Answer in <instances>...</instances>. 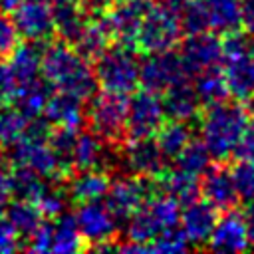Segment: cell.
Instances as JSON below:
<instances>
[{
    "label": "cell",
    "mask_w": 254,
    "mask_h": 254,
    "mask_svg": "<svg viewBox=\"0 0 254 254\" xmlns=\"http://www.w3.org/2000/svg\"><path fill=\"white\" fill-rule=\"evenodd\" d=\"M208 14V30L214 34H230L240 28V0H204Z\"/></svg>",
    "instance_id": "cell-29"
},
{
    "label": "cell",
    "mask_w": 254,
    "mask_h": 254,
    "mask_svg": "<svg viewBox=\"0 0 254 254\" xmlns=\"http://www.w3.org/2000/svg\"><path fill=\"white\" fill-rule=\"evenodd\" d=\"M97 85H101L107 91L117 93H129L139 85V60L133 52V48L127 46H115L105 48L95 58L93 67Z\"/></svg>",
    "instance_id": "cell-5"
},
{
    "label": "cell",
    "mask_w": 254,
    "mask_h": 254,
    "mask_svg": "<svg viewBox=\"0 0 254 254\" xmlns=\"http://www.w3.org/2000/svg\"><path fill=\"white\" fill-rule=\"evenodd\" d=\"M189 240L185 236V232L177 226H171L163 232H159L147 246V252H157V254H175V252H185L189 248Z\"/></svg>",
    "instance_id": "cell-38"
},
{
    "label": "cell",
    "mask_w": 254,
    "mask_h": 254,
    "mask_svg": "<svg viewBox=\"0 0 254 254\" xmlns=\"http://www.w3.org/2000/svg\"><path fill=\"white\" fill-rule=\"evenodd\" d=\"M179 18H181L183 32H187V34H196V32L208 30V14H206L204 0H190L183 8V16H179Z\"/></svg>",
    "instance_id": "cell-40"
},
{
    "label": "cell",
    "mask_w": 254,
    "mask_h": 254,
    "mask_svg": "<svg viewBox=\"0 0 254 254\" xmlns=\"http://www.w3.org/2000/svg\"><path fill=\"white\" fill-rule=\"evenodd\" d=\"M190 0H159V4H163V6H167V8H171V10H183L187 4H189Z\"/></svg>",
    "instance_id": "cell-50"
},
{
    "label": "cell",
    "mask_w": 254,
    "mask_h": 254,
    "mask_svg": "<svg viewBox=\"0 0 254 254\" xmlns=\"http://www.w3.org/2000/svg\"><path fill=\"white\" fill-rule=\"evenodd\" d=\"M198 190L204 200H208L216 210H228L234 208L238 198V192L232 183V175L224 167H208L202 173V181L198 183Z\"/></svg>",
    "instance_id": "cell-19"
},
{
    "label": "cell",
    "mask_w": 254,
    "mask_h": 254,
    "mask_svg": "<svg viewBox=\"0 0 254 254\" xmlns=\"http://www.w3.org/2000/svg\"><path fill=\"white\" fill-rule=\"evenodd\" d=\"M28 250L32 252H50L52 248V224L50 222H40V226L28 234Z\"/></svg>",
    "instance_id": "cell-43"
},
{
    "label": "cell",
    "mask_w": 254,
    "mask_h": 254,
    "mask_svg": "<svg viewBox=\"0 0 254 254\" xmlns=\"http://www.w3.org/2000/svg\"><path fill=\"white\" fill-rule=\"evenodd\" d=\"M8 161L12 163V167L32 169V171H36L38 175H42L46 179L58 177V173H60L54 151H52L48 139L36 137V135H30V133H24L18 141H14L10 145Z\"/></svg>",
    "instance_id": "cell-10"
},
{
    "label": "cell",
    "mask_w": 254,
    "mask_h": 254,
    "mask_svg": "<svg viewBox=\"0 0 254 254\" xmlns=\"http://www.w3.org/2000/svg\"><path fill=\"white\" fill-rule=\"evenodd\" d=\"M46 2H50V4H52V2H56V0H46Z\"/></svg>",
    "instance_id": "cell-52"
},
{
    "label": "cell",
    "mask_w": 254,
    "mask_h": 254,
    "mask_svg": "<svg viewBox=\"0 0 254 254\" xmlns=\"http://www.w3.org/2000/svg\"><path fill=\"white\" fill-rule=\"evenodd\" d=\"M0 145H2V135H0Z\"/></svg>",
    "instance_id": "cell-53"
},
{
    "label": "cell",
    "mask_w": 254,
    "mask_h": 254,
    "mask_svg": "<svg viewBox=\"0 0 254 254\" xmlns=\"http://www.w3.org/2000/svg\"><path fill=\"white\" fill-rule=\"evenodd\" d=\"M192 87H194L200 103H204V105L220 103L228 97V87H226L224 75H222V71H218V67L196 73V81Z\"/></svg>",
    "instance_id": "cell-33"
},
{
    "label": "cell",
    "mask_w": 254,
    "mask_h": 254,
    "mask_svg": "<svg viewBox=\"0 0 254 254\" xmlns=\"http://www.w3.org/2000/svg\"><path fill=\"white\" fill-rule=\"evenodd\" d=\"M105 14V12H103ZM103 14H87V20L79 32V36L75 38V42L71 44L83 58H97L111 40L109 28L105 24Z\"/></svg>",
    "instance_id": "cell-25"
},
{
    "label": "cell",
    "mask_w": 254,
    "mask_h": 254,
    "mask_svg": "<svg viewBox=\"0 0 254 254\" xmlns=\"http://www.w3.org/2000/svg\"><path fill=\"white\" fill-rule=\"evenodd\" d=\"M163 93L165 95L161 97V103H163L165 117L175 119V121H190L198 113L200 99L194 87L187 83V79L171 85Z\"/></svg>",
    "instance_id": "cell-20"
},
{
    "label": "cell",
    "mask_w": 254,
    "mask_h": 254,
    "mask_svg": "<svg viewBox=\"0 0 254 254\" xmlns=\"http://www.w3.org/2000/svg\"><path fill=\"white\" fill-rule=\"evenodd\" d=\"M240 28L254 36V0H240Z\"/></svg>",
    "instance_id": "cell-47"
},
{
    "label": "cell",
    "mask_w": 254,
    "mask_h": 254,
    "mask_svg": "<svg viewBox=\"0 0 254 254\" xmlns=\"http://www.w3.org/2000/svg\"><path fill=\"white\" fill-rule=\"evenodd\" d=\"M18 30L12 22V16H8L4 10H0V56H8L14 46L18 44Z\"/></svg>",
    "instance_id": "cell-42"
},
{
    "label": "cell",
    "mask_w": 254,
    "mask_h": 254,
    "mask_svg": "<svg viewBox=\"0 0 254 254\" xmlns=\"http://www.w3.org/2000/svg\"><path fill=\"white\" fill-rule=\"evenodd\" d=\"M189 73L181 62V56L173 50L147 54V58L139 64V81L143 89L155 93H163L165 89L179 81H185Z\"/></svg>",
    "instance_id": "cell-8"
},
{
    "label": "cell",
    "mask_w": 254,
    "mask_h": 254,
    "mask_svg": "<svg viewBox=\"0 0 254 254\" xmlns=\"http://www.w3.org/2000/svg\"><path fill=\"white\" fill-rule=\"evenodd\" d=\"M210 159L212 157H210L208 149L204 147V143L202 141H192V139L175 157L177 169L187 171V173H190L194 177H200L210 167Z\"/></svg>",
    "instance_id": "cell-35"
},
{
    "label": "cell",
    "mask_w": 254,
    "mask_h": 254,
    "mask_svg": "<svg viewBox=\"0 0 254 254\" xmlns=\"http://www.w3.org/2000/svg\"><path fill=\"white\" fill-rule=\"evenodd\" d=\"M20 248V232L8 220L6 214H0V252H14Z\"/></svg>",
    "instance_id": "cell-44"
},
{
    "label": "cell",
    "mask_w": 254,
    "mask_h": 254,
    "mask_svg": "<svg viewBox=\"0 0 254 254\" xmlns=\"http://www.w3.org/2000/svg\"><path fill=\"white\" fill-rule=\"evenodd\" d=\"M121 161L133 175H139L145 179H155L165 169V155L161 153L157 141L151 137L133 139L125 147Z\"/></svg>",
    "instance_id": "cell-18"
},
{
    "label": "cell",
    "mask_w": 254,
    "mask_h": 254,
    "mask_svg": "<svg viewBox=\"0 0 254 254\" xmlns=\"http://www.w3.org/2000/svg\"><path fill=\"white\" fill-rule=\"evenodd\" d=\"M10 196H12V190H10V177H8V173H6L4 169H0V210L8 204Z\"/></svg>",
    "instance_id": "cell-48"
},
{
    "label": "cell",
    "mask_w": 254,
    "mask_h": 254,
    "mask_svg": "<svg viewBox=\"0 0 254 254\" xmlns=\"http://www.w3.org/2000/svg\"><path fill=\"white\" fill-rule=\"evenodd\" d=\"M181 34H183V26L177 12L163 4L151 2V6L147 8L141 20L135 40V50H141L145 54L173 50L179 44Z\"/></svg>",
    "instance_id": "cell-6"
},
{
    "label": "cell",
    "mask_w": 254,
    "mask_h": 254,
    "mask_svg": "<svg viewBox=\"0 0 254 254\" xmlns=\"http://www.w3.org/2000/svg\"><path fill=\"white\" fill-rule=\"evenodd\" d=\"M50 95H52L50 83L46 79L36 77L32 81L18 83L12 103H14V109L20 111L26 119H34L44 113V107H46Z\"/></svg>",
    "instance_id": "cell-24"
},
{
    "label": "cell",
    "mask_w": 254,
    "mask_h": 254,
    "mask_svg": "<svg viewBox=\"0 0 254 254\" xmlns=\"http://www.w3.org/2000/svg\"><path fill=\"white\" fill-rule=\"evenodd\" d=\"M20 2H22V0H0V10H4V12H12Z\"/></svg>",
    "instance_id": "cell-51"
},
{
    "label": "cell",
    "mask_w": 254,
    "mask_h": 254,
    "mask_svg": "<svg viewBox=\"0 0 254 254\" xmlns=\"http://www.w3.org/2000/svg\"><path fill=\"white\" fill-rule=\"evenodd\" d=\"M42 115L54 127H67V129H77V131L85 121L81 101L67 93H60V91L56 95H50Z\"/></svg>",
    "instance_id": "cell-22"
},
{
    "label": "cell",
    "mask_w": 254,
    "mask_h": 254,
    "mask_svg": "<svg viewBox=\"0 0 254 254\" xmlns=\"http://www.w3.org/2000/svg\"><path fill=\"white\" fill-rule=\"evenodd\" d=\"M161 192L173 196L179 204H187L194 198H198L200 190H198V177L187 173V171H181V169H173V171H167V173H161Z\"/></svg>",
    "instance_id": "cell-28"
},
{
    "label": "cell",
    "mask_w": 254,
    "mask_h": 254,
    "mask_svg": "<svg viewBox=\"0 0 254 254\" xmlns=\"http://www.w3.org/2000/svg\"><path fill=\"white\" fill-rule=\"evenodd\" d=\"M81 248H83V238L77 230L73 214L62 212L60 216H56V222L52 224V248H50V252L71 254V252H79Z\"/></svg>",
    "instance_id": "cell-30"
},
{
    "label": "cell",
    "mask_w": 254,
    "mask_h": 254,
    "mask_svg": "<svg viewBox=\"0 0 254 254\" xmlns=\"http://www.w3.org/2000/svg\"><path fill=\"white\" fill-rule=\"evenodd\" d=\"M10 60L6 62L10 71L14 73L18 83L32 81L40 77V64H42V50L36 42L30 44H16L14 50L8 54Z\"/></svg>",
    "instance_id": "cell-27"
},
{
    "label": "cell",
    "mask_w": 254,
    "mask_h": 254,
    "mask_svg": "<svg viewBox=\"0 0 254 254\" xmlns=\"http://www.w3.org/2000/svg\"><path fill=\"white\" fill-rule=\"evenodd\" d=\"M16 87H18V81H16L14 73L10 71L8 64L0 62V105L12 103V97L16 93Z\"/></svg>",
    "instance_id": "cell-45"
},
{
    "label": "cell",
    "mask_w": 254,
    "mask_h": 254,
    "mask_svg": "<svg viewBox=\"0 0 254 254\" xmlns=\"http://www.w3.org/2000/svg\"><path fill=\"white\" fill-rule=\"evenodd\" d=\"M12 22L20 36L30 42H42L54 34L52 4L46 0H22L12 10Z\"/></svg>",
    "instance_id": "cell-14"
},
{
    "label": "cell",
    "mask_w": 254,
    "mask_h": 254,
    "mask_svg": "<svg viewBox=\"0 0 254 254\" xmlns=\"http://www.w3.org/2000/svg\"><path fill=\"white\" fill-rule=\"evenodd\" d=\"M75 135H77V129H67V127H56L54 133L50 131L48 143L54 151L60 173H67L71 169V151H73Z\"/></svg>",
    "instance_id": "cell-36"
},
{
    "label": "cell",
    "mask_w": 254,
    "mask_h": 254,
    "mask_svg": "<svg viewBox=\"0 0 254 254\" xmlns=\"http://www.w3.org/2000/svg\"><path fill=\"white\" fill-rule=\"evenodd\" d=\"M149 6H151V0H119L115 8L105 10L103 18L111 38H115L121 46L135 50L137 32Z\"/></svg>",
    "instance_id": "cell-15"
},
{
    "label": "cell",
    "mask_w": 254,
    "mask_h": 254,
    "mask_svg": "<svg viewBox=\"0 0 254 254\" xmlns=\"http://www.w3.org/2000/svg\"><path fill=\"white\" fill-rule=\"evenodd\" d=\"M244 222H246V228H248V240L254 246V198L248 200V206L244 210Z\"/></svg>",
    "instance_id": "cell-49"
},
{
    "label": "cell",
    "mask_w": 254,
    "mask_h": 254,
    "mask_svg": "<svg viewBox=\"0 0 254 254\" xmlns=\"http://www.w3.org/2000/svg\"><path fill=\"white\" fill-rule=\"evenodd\" d=\"M234 189L238 192V198L242 200H252L254 198V161H244L238 159V163L230 171Z\"/></svg>",
    "instance_id": "cell-39"
},
{
    "label": "cell",
    "mask_w": 254,
    "mask_h": 254,
    "mask_svg": "<svg viewBox=\"0 0 254 254\" xmlns=\"http://www.w3.org/2000/svg\"><path fill=\"white\" fill-rule=\"evenodd\" d=\"M232 155H236V159L254 161V121L252 123L248 121V125L244 127V131L240 135V141H238Z\"/></svg>",
    "instance_id": "cell-46"
},
{
    "label": "cell",
    "mask_w": 254,
    "mask_h": 254,
    "mask_svg": "<svg viewBox=\"0 0 254 254\" xmlns=\"http://www.w3.org/2000/svg\"><path fill=\"white\" fill-rule=\"evenodd\" d=\"M113 159H109V151L105 149L99 135L91 133H79L75 135L73 151H71V169L83 171V169H103L109 167Z\"/></svg>",
    "instance_id": "cell-21"
},
{
    "label": "cell",
    "mask_w": 254,
    "mask_h": 254,
    "mask_svg": "<svg viewBox=\"0 0 254 254\" xmlns=\"http://www.w3.org/2000/svg\"><path fill=\"white\" fill-rule=\"evenodd\" d=\"M4 208H6L8 220L24 236L32 234L42 222V212H40V208H38V204L34 200L14 198V200H8V204Z\"/></svg>",
    "instance_id": "cell-32"
},
{
    "label": "cell",
    "mask_w": 254,
    "mask_h": 254,
    "mask_svg": "<svg viewBox=\"0 0 254 254\" xmlns=\"http://www.w3.org/2000/svg\"><path fill=\"white\" fill-rule=\"evenodd\" d=\"M40 73L52 89L67 93L79 101L89 99L97 89V79L87 58L67 42L50 44L42 50Z\"/></svg>",
    "instance_id": "cell-1"
},
{
    "label": "cell",
    "mask_w": 254,
    "mask_h": 254,
    "mask_svg": "<svg viewBox=\"0 0 254 254\" xmlns=\"http://www.w3.org/2000/svg\"><path fill=\"white\" fill-rule=\"evenodd\" d=\"M149 194H151L149 179L139 175H127L109 183V189L103 196L105 198L103 204L117 220H127L149 198Z\"/></svg>",
    "instance_id": "cell-11"
},
{
    "label": "cell",
    "mask_w": 254,
    "mask_h": 254,
    "mask_svg": "<svg viewBox=\"0 0 254 254\" xmlns=\"http://www.w3.org/2000/svg\"><path fill=\"white\" fill-rule=\"evenodd\" d=\"M42 212V216L48 218H56L62 212H65V204H67V190L64 187H60L54 181H46V187L42 189V192L38 194V198L34 200Z\"/></svg>",
    "instance_id": "cell-37"
},
{
    "label": "cell",
    "mask_w": 254,
    "mask_h": 254,
    "mask_svg": "<svg viewBox=\"0 0 254 254\" xmlns=\"http://www.w3.org/2000/svg\"><path fill=\"white\" fill-rule=\"evenodd\" d=\"M52 14L54 32H58L64 42L73 44L87 20V12L79 6L77 0H56L52 2Z\"/></svg>",
    "instance_id": "cell-26"
},
{
    "label": "cell",
    "mask_w": 254,
    "mask_h": 254,
    "mask_svg": "<svg viewBox=\"0 0 254 254\" xmlns=\"http://www.w3.org/2000/svg\"><path fill=\"white\" fill-rule=\"evenodd\" d=\"M155 135H157L155 141L161 153L165 155V159H175L179 151L192 139V131L187 125V121H175V119H171L169 123H163Z\"/></svg>",
    "instance_id": "cell-31"
},
{
    "label": "cell",
    "mask_w": 254,
    "mask_h": 254,
    "mask_svg": "<svg viewBox=\"0 0 254 254\" xmlns=\"http://www.w3.org/2000/svg\"><path fill=\"white\" fill-rule=\"evenodd\" d=\"M208 248L216 252H242L250 246L248 228L244 222V214L238 210H224L222 216L216 218L214 228L208 238Z\"/></svg>",
    "instance_id": "cell-16"
},
{
    "label": "cell",
    "mask_w": 254,
    "mask_h": 254,
    "mask_svg": "<svg viewBox=\"0 0 254 254\" xmlns=\"http://www.w3.org/2000/svg\"><path fill=\"white\" fill-rule=\"evenodd\" d=\"M181 214V204L161 192L159 196H149L129 218H127V238L129 242L147 246L159 232L177 226ZM147 252V250H145Z\"/></svg>",
    "instance_id": "cell-4"
},
{
    "label": "cell",
    "mask_w": 254,
    "mask_h": 254,
    "mask_svg": "<svg viewBox=\"0 0 254 254\" xmlns=\"http://www.w3.org/2000/svg\"><path fill=\"white\" fill-rule=\"evenodd\" d=\"M179 56L189 75L214 69L222 64V40L218 38V34L208 30L189 34Z\"/></svg>",
    "instance_id": "cell-12"
},
{
    "label": "cell",
    "mask_w": 254,
    "mask_h": 254,
    "mask_svg": "<svg viewBox=\"0 0 254 254\" xmlns=\"http://www.w3.org/2000/svg\"><path fill=\"white\" fill-rule=\"evenodd\" d=\"M28 119L16 111V109H6L0 113V135H2V145H12L18 141L24 131H26Z\"/></svg>",
    "instance_id": "cell-41"
},
{
    "label": "cell",
    "mask_w": 254,
    "mask_h": 254,
    "mask_svg": "<svg viewBox=\"0 0 254 254\" xmlns=\"http://www.w3.org/2000/svg\"><path fill=\"white\" fill-rule=\"evenodd\" d=\"M8 177H10V190L14 198H26V200H36L48 181L46 177L26 167H14L12 173H8Z\"/></svg>",
    "instance_id": "cell-34"
},
{
    "label": "cell",
    "mask_w": 254,
    "mask_h": 254,
    "mask_svg": "<svg viewBox=\"0 0 254 254\" xmlns=\"http://www.w3.org/2000/svg\"><path fill=\"white\" fill-rule=\"evenodd\" d=\"M248 113L240 103H212L206 107L200 119V141L208 149L212 159H228L248 125Z\"/></svg>",
    "instance_id": "cell-2"
},
{
    "label": "cell",
    "mask_w": 254,
    "mask_h": 254,
    "mask_svg": "<svg viewBox=\"0 0 254 254\" xmlns=\"http://www.w3.org/2000/svg\"><path fill=\"white\" fill-rule=\"evenodd\" d=\"M222 75L228 95L246 103L254 99V42L248 34L230 32L222 42Z\"/></svg>",
    "instance_id": "cell-3"
},
{
    "label": "cell",
    "mask_w": 254,
    "mask_h": 254,
    "mask_svg": "<svg viewBox=\"0 0 254 254\" xmlns=\"http://www.w3.org/2000/svg\"><path fill=\"white\" fill-rule=\"evenodd\" d=\"M87 107V121L95 135H99L105 141H117L125 133V121H127V93L107 91L93 93L89 97Z\"/></svg>",
    "instance_id": "cell-7"
},
{
    "label": "cell",
    "mask_w": 254,
    "mask_h": 254,
    "mask_svg": "<svg viewBox=\"0 0 254 254\" xmlns=\"http://www.w3.org/2000/svg\"><path fill=\"white\" fill-rule=\"evenodd\" d=\"M73 220L81 238L93 246L111 242L117 232V218L101 200L79 202V208L73 212Z\"/></svg>",
    "instance_id": "cell-13"
},
{
    "label": "cell",
    "mask_w": 254,
    "mask_h": 254,
    "mask_svg": "<svg viewBox=\"0 0 254 254\" xmlns=\"http://www.w3.org/2000/svg\"><path fill=\"white\" fill-rule=\"evenodd\" d=\"M111 179L103 169H83L71 177L67 185V196L75 202H89L101 200L109 189Z\"/></svg>",
    "instance_id": "cell-23"
},
{
    "label": "cell",
    "mask_w": 254,
    "mask_h": 254,
    "mask_svg": "<svg viewBox=\"0 0 254 254\" xmlns=\"http://www.w3.org/2000/svg\"><path fill=\"white\" fill-rule=\"evenodd\" d=\"M185 208L179 214V224L181 230L185 232L189 244L192 246H202L208 242L210 232L214 228V222L218 218V210L208 202V200H190L183 204Z\"/></svg>",
    "instance_id": "cell-17"
},
{
    "label": "cell",
    "mask_w": 254,
    "mask_h": 254,
    "mask_svg": "<svg viewBox=\"0 0 254 254\" xmlns=\"http://www.w3.org/2000/svg\"><path fill=\"white\" fill-rule=\"evenodd\" d=\"M165 121V111L159 93L143 89L129 97L127 103V121L125 131L131 139L153 137Z\"/></svg>",
    "instance_id": "cell-9"
}]
</instances>
